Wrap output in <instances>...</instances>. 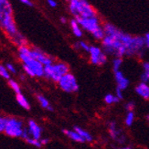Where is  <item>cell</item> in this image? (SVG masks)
Here are the masks:
<instances>
[{
    "label": "cell",
    "instance_id": "cell-32",
    "mask_svg": "<svg viewBox=\"0 0 149 149\" xmlns=\"http://www.w3.org/2000/svg\"><path fill=\"white\" fill-rule=\"evenodd\" d=\"M140 81L141 82H145V83H148L149 82V77L146 73L142 72L141 75H140Z\"/></svg>",
    "mask_w": 149,
    "mask_h": 149
},
{
    "label": "cell",
    "instance_id": "cell-39",
    "mask_svg": "<svg viewBox=\"0 0 149 149\" xmlns=\"http://www.w3.org/2000/svg\"><path fill=\"white\" fill-rule=\"evenodd\" d=\"M61 22L63 23V24H65L67 22V18L66 17H61Z\"/></svg>",
    "mask_w": 149,
    "mask_h": 149
},
{
    "label": "cell",
    "instance_id": "cell-41",
    "mask_svg": "<svg viewBox=\"0 0 149 149\" xmlns=\"http://www.w3.org/2000/svg\"><path fill=\"white\" fill-rule=\"evenodd\" d=\"M66 1H68V2H70V0H66Z\"/></svg>",
    "mask_w": 149,
    "mask_h": 149
},
{
    "label": "cell",
    "instance_id": "cell-12",
    "mask_svg": "<svg viewBox=\"0 0 149 149\" xmlns=\"http://www.w3.org/2000/svg\"><path fill=\"white\" fill-rule=\"evenodd\" d=\"M27 127L29 129V134L32 138L37 139V140H40L42 138V128L36 121L32 119L29 120L27 124Z\"/></svg>",
    "mask_w": 149,
    "mask_h": 149
},
{
    "label": "cell",
    "instance_id": "cell-6",
    "mask_svg": "<svg viewBox=\"0 0 149 149\" xmlns=\"http://www.w3.org/2000/svg\"><path fill=\"white\" fill-rule=\"evenodd\" d=\"M24 128V122L21 119H18L17 117H8V122H6L4 133L10 137L21 138Z\"/></svg>",
    "mask_w": 149,
    "mask_h": 149
},
{
    "label": "cell",
    "instance_id": "cell-11",
    "mask_svg": "<svg viewBox=\"0 0 149 149\" xmlns=\"http://www.w3.org/2000/svg\"><path fill=\"white\" fill-rule=\"evenodd\" d=\"M31 54H32V57L38 62H40L44 67L49 66L50 64L55 62L52 57L49 56L48 54L45 53L43 50H41L38 48H35V47L31 48Z\"/></svg>",
    "mask_w": 149,
    "mask_h": 149
},
{
    "label": "cell",
    "instance_id": "cell-14",
    "mask_svg": "<svg viewBox=\"0 0 149 149\" xmlns=\"http://www.w3.org/2000/svg\"><path fill=\"white\" fill-rule=\"evenodd\" d=\"M134 92L139 97L146 101L149 100V84L145 82H139L134 88Z\"/></svg>",
    "mask_w": 149,
    "mask_h": 149
},
{
    "label": "cell",
    "instance_id": "cell-7",
    "mask_svg": "<svg viewBox=\"0 0 149 149\" xmlns=\"http://www.w3.org/2000/svg\"><path fill=\"white\" fill-rule=\"evenodd\" d=\"M60 89L67 93H74L79 91V83L76 77L72 73H67L64 75L58 82Z\"/></svg>",
    "mask_w": 149,
    "mask_h": 149
},
{
    "label": "cell",
    "instance_id": "cell-9",
    "mask_svg": "<svg viewBox=\"0 0 149 149\" xmlns=\"http://www.w3.org/2000/svg\"><path fill=\"white\" fill-rule=\"evenodd\" d=\"M76 20L80 24L81 29L86 30L89 33L93 34L97 29H99L102 26L100 24V20L98 17H76Z\"/></svg>",
    "mask_w": 149,
    "mask_h": 149
},
{
    "label": "cell",
    "instance_id": "cell-38",
    "mask_svg": "<svg viewBox=\"0 0 149 149\" xmlns=\"http://www.w3.org/2000/svg\"><path fill=\"white\" fill-rule=\"evenodd\" d=\"M117 149H134V148L131 146H122L118 147Z\"/></svg>",
    "mask_w": 149,
    "mask_h": 149
},
{
    "label": "cell",
    "instance_id": "cell-19",
    "mask_svg": "<svg viewBox=\"0 0 149 149\" xmlns=\"http://www.w3.org/2000/svg\"><path fill=\"white\" fill-rule=\"evenodd\" d=\"M16 100L17 102V103L20 105L23 109L25 110H30V103L28 101V99L26 98V96L21 93L16 94Z\"/></svg>",
    "mask_w": 149,
    "mask_h": 149
},
{
    "label": "cell",
    "instance_id": "cell-28",
    "mask_svg": "<svg viewBox=\"0 0 149 149\" xmlns=\"http://www.w3.org/2000/svg\"><path fill=\"white\" fill-rule=\"evenodd\" d=\"M6 122H8V117H5V116L0 115V133L5 132Z\"/></svg>",
    "mask_w": 149,
    "mask_h": 149
},
{
    "label": "cell",
    "instance_id": "cell-34",
    "mask_svg": "<svg viewBox=\"0 0 149 149\" xmlns=\"http://www.w3.org/2000/svg\"><path fill=\"white\" fill-rule=\"evenodd\" d=\"M47 3H48V5L50 6V8H56L57 6V2H56V0H47Z\"/></svg>",
    "mask_w": 149,
    "mask_h": 149
},
{
    "label": "cell",
    "instance_id": "cell-33",
    "mask_svg": "<svg viewBox=\"0 0 149 149\" xmlns=\"http://www.w3.org/2000/svg\"><path fill=\"white\" fill-rule=\"evenodd\" d=\"M114 94H115L116 96H117L120 100H122L123 98H124V91H122V90H120V89H117V88H116V91H115V93H114Z\"/></svg>",
    "mask_w": 149,
    "mask_h": 149
},
{
    "label": "cell",
    "instance_id": "cell-40",
    "mask_svg": "<svg viewBox=\"0 0 149 149\" xmlns=\"http://www.w3.org/2000/svg\"><path fill=\"white\" fill-rule=\"evenodd\" d=\"M146 120H147V121L149 122V113H148V114L146 115Z\"/></svg>",
    "mask_w": 149,
    "mask_h": 149
},
{
    "label": "cell",
    "instance_id": "cell-23",
    "mask_svg": "<svg viewBox=\"0 0 149 149\" xmlns=\"http://www.w3.org/2000/svg\"><path fill=\"white\" fill-rule=\"evenodd\" d=\"M123 58L119 57H114V59L112 61V68H113V72H116L121 70V68L123 66Z\"/></svg>",
    "mask_w": 149,
    "mask_h": 149
},
{
    "label": "cell",
    "instance_id": "cell-16",
    "mask_svg": "<svg viewBox=\"0 0 149 149\" xmlns=\"http://www.w3.org/2000/svg\"><path fill=\"white\" fill-rule=\"evenodd\" d=\"M73 129L81 135V138L84 140L85 143H93V134H91L90 132H88L87 130H85V129H83V128H81L80 126H74Z\"/></svg>",
    "mask_w": 149,
    "mask_h": 149
},
{
    "label": "cell",
    "instance_id": "cell-31",
    "mask_svg": "<svg viewBox=\"0 0 149 149\" xmlns=\"http://www.w3.org/2000/svg\"><path fill=\"white\" fill-rule=\"evenodd\" d=\"M142 68H143V72L149 77V61H144L142 63Z\"/></svg>",
    "mask_w": 149,
    "mask_h": 149
},
{
    "label": "cell",
    "instance_id": "cell-18",
    "mask_svg": "<svg viewBox=\"0 0 149 149\" xmlns=\"http://www.w3.org/2000/svg\"><path fill=\"white\" fill-rule=\"evenodd\" d=\"M70 29L72 30V33L73 35L76 37V38H81L82 37V29L80 26V24L78 23V21L76 19H72L70 22Z\"/></svg>",
    "mask_w": 149,
    "mask_h": 149
},
{
    "label": "cell",
    "instance_id": "cell-22",
    "mask_svg": "<svg viewBox=\"0 0 149 149\" xmlns=\"http://www.w3.org/2000/svg\"><path fill=\"white\" fill-rule=\"evenodd\" d=\"M135 120V113L134 111H130V112H126L125 117V125L127 127H131L133 125V124L134 123Z\"/></svg>",
    "mask_w": 149,
    "mask_h": 149
},
{
    "label": "cell",
    "instance_id": "cell-2",
    "mask_svg": "<svg viewBox=\"0 0 149 149\" xmlns=\"http://www.w3.org/2000/svg\"><path fill=\"white\" fill-rule=\"evenodd\" d=\"M17 53L19 60L23 63V70L26 74L32 78L44 77V66L32 57L31 48L29 46L19 47Z\"/></svg>",
    "mask_w": 149,
    "mask_h": 149
},
{
    "label": "cell",
    "instance_id": "cell-15",
    "mask_svg": "<svg viewBox=\"0 0 149 149\" xmlns=\"http://www.w3.org/2000/svg\"><path fill=\"white\" fill-rule=\"evenodd\" d=\"M63 134L66 135V136L68 138H70L72 141L73 142H76V143H79V144H81V143H85L84 142V140L81 138V135L78 134L74 129H72V130H69V129H64V130H62Z\"/></svg>",
    "mask_w": 149,
    "mask_h": 149
},
{
    "label": "cell",
    "instance_id": "cell-29",
    "mask_svg": "<svg viewBox=\"0 0 149 149\" xmlns=\"http://www.w3.org/2000/svg\"><path fill=\"white\" fill-rule=\"evenodd\" d=\"M135 107V103L133 101H129L125 103V108L126 110V112H130V111H134V109Z\"/></svg>",
    "mask_w": 149,
    "mask_h": 149
},
{
    "label": "cell",
    "instance_id": "cell-10",
    "mask_svg": "<svg viewBox=\"0 0 149 149\" xmlns=\"http://www.w3.org/2000/svg\"><path fill=\"white\" fill-rule=\"evenodd\" d=\"M109 134L115 143H117L119 145H124L127 138L124 134V131L121 128H119L117 123L115 121H111L109 123Z\"/></svg>",
    "mask_w": 149,
    "mask_h": 149
},
{
    "label": "cell",
    "instance_id": "cell-26",
    "mask_svg": "<svg viewBox=\"0 0 149 149\" xmlns=\"http://www.w3.org/2000/svg\"><path fill=\"white\" fill-rule=\"evenodd\" d=\"M0 77L8 81L10 80V73L6 69V65H3V64H0Z\"/></svg>",
    "mask_w": 149,
    "mask_h": 149
},
{
    "label": "cell",
    "instance_id": "cell-8",
    "mask_svg": "<svg viewBox=\"0 0 149 149\" xmlns=\"http://www.w3.org/2000/svg\"><path fill=\"white\" fill-rule=\"evenodd\" d=\"M90 62L95 66H102L107 62V54L102 50V48L97 46H91L89 51Z\"/></svg>",
    "mask_w": 149,
    "mask_h": 149
},
{
    "label": "cell",
    "instance_id": "cell-4",
    "mask_svg": "<svg viewBox=\"0 0 149 149\" xmlns=\"http://www.w3.org/2000/svg\"><path fill=\"white\" fill-rule=\"evenodd\" d=\"M69 72L70 67L66 62L63 61H57L44 67V78L57 83L64 75Z\"/></svg>",
    "mask_w": 149,
    "mask_h": 149
},
{
    "label": "cell",
    "instance_id": "cell-35",
    "mask_svg": "<svg viewBox=\"0 0 149 149\" xmlns=\"http://www.w3.org/2000/svg\"><path fill=\"white\" fill-rule=\"evenodd\" d=\"M21 3H23L26 6H33V3H32L30 0H19Z\"/></svg>",
    "mask_w": 149,
    "mask_h": 149
},
{
    "label": "cell",
    "instance_id": "cell-25",
    "mask_svg": "<svg viewBox=\"0 0 149 149\" xmlns=\"http://www.w3.org/2000/svg\"><path fill=\"white\" fill-rule=\"evenodd\" d=\"M8 84H9V87L12 89V91L14 92L16 94H18V93H21V88H20V85H19V83L17 81H16L15 80H12L10 79L8 81Z\"/></svg>",
    "mask_w": 149,
    "mask_h": 149
},
{
    "label": "cell",
    "instance_id": "cell-30",
    "mask_svg": "<svg viewBox=\"0 0 149 149\" xmlns=\"http://www.w3.org/2000/svg\"><path fill=\"white\" fill-rule=\"evenodd\" d=\"M6 69H8V70L9 72V73H12V74H16L17 73V69H16V67L13 65L12 63L8 62V63L6 64Z\"/></svg>",
    "mask_w": 149,
    "mask_h": 149
},
{
    "label": "cell",
    "instance_id": "cell-5",
    "mask_svg": "<svg viewBox=\"0 0 149 149\" xmlns=\"http://www.w3.org/2000/svg\"><path fill=\"white\" fill-rule=\"evenodd\" d=\"M0 28L8 35L12 42L21 34L17 30L14 17H13V12L0 13Z\"/></svg>",
    "mask_w": 149,
    "mask_h": 149
},
{
    "label": "cell",
    "instance_id": "cell-24",
    "mask_svg": "<svg viewBox=\"0 0 149 149\" xmlns=\"http://www.w3.org/2000/svg\"><path fill=\"white\" fill-rule=\"evenodd\" d=\"M13 12V8L8 0H0V13Z\"/></svg>",
    "mask_w": 149,
    "mask_h": 149
},
{
    "label": "cell",
    "instance_id": "cell-37",
    "mask_svg": "<svg viewBox=\"0 0 149 149\" xmlns=\"http://www.w3.org/2000/svg\"><path fill=\"white\" fill-rule=\"evenodd\" d=\"M49 138H41L40 139V143L42 146H46L49 144Z\"/></svg>",
    "mask_w": 149,
    "mask_h": 149
},
{
    "label": "cell",
    "instance_id": "cell-20",
    "mask_svg": "<svg viewBox=\"0 0 149 149\" xmlns=\"http://www.w3.org/2000/svg\"><path fill=\"white\" fill-rule=\"evenodd\" d=\"M103 101L108 105H111V104H114V103H117L120 102V99L118 98L117 96L115 94H113V93H107L104 98H103Z\"/></svg>",
    "mask_w": 149,
    "mask_h": 149
},
{
    "label": "cell",
    "instance_id": "cell-17",
    "mask_svg": "<svg viewBox=\"0 0 149 149\" xmlns=\"http://www.w3.org/2000/svg\"><path fill=\"white\" fill-rule=\"evenodd\" d=\"M37 100H38V103H40V105L43 109L47 110V111H49V112H52L53 111L52 105L50 104L49 101L44 95H42V94H37Z\"/></svg>",
    "mask_w": 149,
    "mask_h": 149
},
{
    "label": "cell",
    "instance_id": "cell-13",
    "mask_svg": "<svg viewBox=\"0 0 149 149\" xmlns=\"http://www.w3.org/2000/svg\"><path fill=\"white\" fill-rule=\"evenodd\" d=\"M114 79L116 82V88L120 89L122 91H125L128 88L129 84H130L128 78L125 76L124 72H123L122 70L114 72Z\"/></svg>",
    "mask_w": 149,
    "mask_h": 149
},
{
    "label": "cell",
    "instance_id": "cell-21",
    "mask_svg": "<svg viewBox=\"0 0 149 149\" xmlns=\"http://www.w3.org/2000/svg\"><path fill=\"white\" fill-rule=\"evenodd\" d=\"M74 48L77 50H82V51H84V52L89 53L90 49H91V45H89L85 41L81 40V41H78L74 44Z\"/></svg>",
    "mask_w": 149,
    "mask_h": 149
},
{
    "label": "cell",
    "instance_id": "cell-27",
    "mask_svg": "<svg viewBox=\"0 0 149 149\" xmlns=\"http://www.w3.org/2000/svg\"><path fill=\"white\" fill-rule=\"evenodd\" d=\"M25 142H27L28 144L31 145L32 146H35L37 148H40V147L43 146L41 145V143H40V140H37V139H34V138H32V137L29 138L27 141H25Z\"/></svg>",
    "mask_w": 149,
    "mask_h": 149
},
{
    "label": "cell",
    "instance_id": "cell-1",
    "mask_svg": "<svg viewBox=\"0 0 149 149\" xmlns=\"http://www.w3.org/2000/svg\"><path fill=\"white\" fill-rule=\"evenodd\" d=\"M102 28L105 35L114 36L121 41L123 47L125 49L127 57L141 58L143 56L145 49L146 48L145 37L133 36L131 34L125 33L111 23H105Z\"/></svg>",
    "mask_w": 149,
    "mask_h": 149
},
{
    "label": "cell",
    "instance_id": "cell-36",
    "mask_svg": "<svg viewBox=\"0 0 149 149\" xmlns=\"http://www.w3.org/2000/svg\"><path fill=\"white\" fill-rule=\"evenodd\" d=\"M145 40H146V47L149 49V33H146L145 35Z\"/></svg>",
    "mask_w": 149,
    "mask_h": 149
},
{
    "label": "cell",
    "instance_id": "cell-3",
    "mask_svg": "<svg viewBox=\"0 0 149 149\" xmlns=\"http://www.w3.org/2000/svg\"><path fill=\"white\" fill-rule=\"evenodd\" d=\"M69 9L76 17H97V12L87 0H70Z\"/></svg>",
    "mask_w": 149,
    "mask_h": 149
}]
</instances>
